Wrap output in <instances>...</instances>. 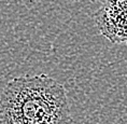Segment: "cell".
<instances>
[{
	"label": "cell",
	"mask_w": 127,
	"mask_h": 124,
	"mask_svg": "<svg viewBox=\"0 0 127 124\" xmlns=\"http://www.w3.org/2000/svg\"><path fill=\"white\" fill-rule=\"evenodd\" d=\"M65 86L47 75L21 76L0 93V124H72Z\"/></svg>",
	"instance_id": "obj_1"
},
{
	"label": "cell",
	"mask_w": 127,
	"mask_h": 124,
	"mask_svg": "<svg viewBox=\"0 0 127 124\" xmlns=\"http://www.w3.org/2000/svg\"><path fill=\"white\" fill-rule=\"evenodd\" d=\"M94 21L109 41L127 44V0H103L94 14Z\"/></svg>",
	"instance_id": "obj_2"
},
{
	"label": "cell",
	"mask_w": 127,
	"mask_h": 124,
	"mask_svg": "<svg viewBox=\"0 0 127 124\" xmlns=\"http://www.w3.org/2000/svg\"><path fill=\"white\" fill-rule=\"evenodd\" d=\"M92 2H97V1H99V0H91Z\"/></svg>",
	"instance_id": "obj_3"
}]
</instances>
